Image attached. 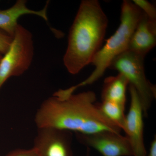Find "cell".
I'll return each instance as SVG.
<instances>
[{"instance_id": "9a60e30c", "label": "cell", "mask_w": 156, "mask_h": 156, "mask_svg": "<svg viewBox=\"0 0 156 156\" xmlns=\"http://www.w3.org/2000/svg\"><path fill=\"white\" fill-rule=\"evenodd\" d=\"M5 156H38L36 150L34 147L29 149H17L10 152Z\"/></svg>"}, {"instance_id": "ac0fdd59", "label": "cell", "mask_w": 156, "mask_h": 156, "mask_svg": "<svg viewBox=\"0 0 156 156\" xmlns=\"http://www.w3.org/2000/svg\"><path fill=\"white\" fill-rule=\"evenodd\" d=\"M2 53H0V60L2 59Z\"/></svg>"}, {"instance_id": "ba28073f", "label": "cell", "mask_w": 156, "mask_h": 156, "mask_svg": "<svg viewBox=\"0 0 156 156\" xmlns=\"http://www.w3.org/2000/svg\"><path fill=\"white\" fill-rule=\"evenodd\" d=\"M131 102L126 116L125 131L133 152V156H147L144 137V112L142 104L134 87L129 85Z\"/></svg>"}, {"instance_id": "2e32d148", "label": "cell", "mask_w": 156, "mask_h": 156, "mask_svg": "<svg viewBox=\"0 0 156 156\" xmlns=\"http://www.w3.org/2000/svg\"><path fill=\"white\" fill-rule=\"evenodd\" d=\"M148 156H156V136L151 143Z\"/></svg>"}, {"instance_id": "8992f818", "label": "cell", "mask_w": 156, "mask_h": 156, "mask_svg": "<svg viewBox=\"0 0 156 156\" xmlns=\"http://www.w3.org/2000/svg\"><path fill=\"white\" fill-rule=\"evenodd\" d=\"M71 131L53 128H38L33 147L38 156H73Z\"/></svg>"}, {"instance_id": "3957f363", "label": "cell", "mask_w": 156, "mask_h": 156, "mask_svg": "<svg viewBox=\"0 0 156 156\" xmlns=\"http://www.w3.org/2000/svg\"><path fill=\"white\" fill-rule=\"evenodd\" d=\"M142 13V10L133 2L128 0L123 1L119 26L95 55L91 63L95 66V69L85 80L66 89L65 92L66 95L73 94L80 87L96 82L103 76L112 61L120 54L128 50L131 36Z\"/></svg>"}, {"instance_id": "277c9868", "label": "cell", "mask_w": 156, "mask_h": 156, "mask_svg": "<svg viewBox=\"0 0 156 156\" xmlns=\"http://www.w3.org/2000/svg\"><path fill=\"white\" fill-rule=\"evenodd\" d=\"M143 56L127 50L112 61L108 68L125 76L134 87L140 98L144 115L147 117L153 101L156 98L155 87L146 77Z\"/></svg>"}, {"instance_id": "5b68a950", "label": "cell", "mask_w": 156, "mask_h": 156, "mask_svg": "<svg viewBox=\"0 0 156 156\" xmlns=\"http://www.w3.org/2000/svg\"><path fill=\"white\" fill-rule=\"evenodd\" d=\"M32 34L18 24L9 50L0 60V89L6 81L22 75L29 68L34 54Z\"/></svg>"}, {"instance_id": "52a82bcc", "label": "cell", "mask_w": 156, "mask_h": 156, "mask_svg": "<svg viewBox=\"0 0 156 156\" xmlns=\"http://www.w3.org/2000/svg\"><path fill=\"white\" fill-rule=\"evenodd\" d=\"M76 134L79 142L87 147L94 149L103 156H133L126 136L106 131L89 134Z\"/></svg>"}, {"instance_id": "e0dca14e", "label": "cell", "mask_w": 156, "mask_h": 156, "mask_svg": "<svg viewBox=\"0 0 156 156\" xmlns=\"http://www.w3.org/2000/svg\"><path fill=\"white\" fill-rule=\"evenodd\" d=\"M91 156V149L87 147V152L85 156Z\"/></svg>"}, {"instance_id": "30bf717a", "label": "cell", "mask_w": 156, "mask_h": 156, "mask_svg": "<svg viewBox=\"0 0 156 156\" xmlns=\"http://www.w3.org/2000/svg\"><path fill=\"white\" fill-rule=\"evenodd\" d=\"M27 1L18 0L14 5L9 9L0 10V29L5 32L13 37L18 23V20L23 15L34 14L41 17L48 21L47 11L48 2L44 9L40 11H35L28 9Z\"/></svg>"}, {"instance_id": "8fae6325", "label": "cell", "mask_w": 156, "mask_h": 156, "mask_svg": "<svg viewBox=\"0 0 156 156\" xmlns=\"http://www.w3.org/2000/svg\"><path fill=\"white\" fill-rule=\"evenodd\" d=\"M128 85L127 78L120 73L115 76L106 78L101 93L102 101H111L125 107Z\"/></svg>"}, {"instance_id": "4fadbf2b", "label": "cell", "mask_w": 156, "mask_h": 156, "mask_svg": "<svg viewBox=\"0 0 156 156\" xmlns=\"http://www.w3.org/2000/svg\"><path fill=\"white\" fill-rule=\"evenodd\" d=\"M132 2L141 9L149 18L156 20V9L153 5L145 0H134Z\"/></svg>"}, {"instance_id": "7a4b0ae2", "label": "cell", "mask_w": 156, "mask_h": 156, "mask_svg": "<svg viewBox=\"0 0 156 156\" xmlns=\"http://www.w3.org/2000/svg\"><path fill=\"white\" fill-rule=\"evenodd\" d=\"M108 20L97 0H83L70 29L63 61L73 75L91 64L106 34Z\"/></svg>"}, {"instance_id": "9c48e42d", "label": "cell", "mask_w": 156, "mask_h": 156, "mask_svg": "<svg viewBox=\"0 0 156 156\" xmlns=\"http://www.w3.org/2000/svg\"><path fill=\"white\" fill-rule=\"evenodd\" d=\"M156 44V20L143 12L132 34L128 50L145 57Z\"/></svg>"}, {"instance_id": "6da1fadb", "label": "cell", "mask_w": 156, "mask_h": 156, "mask_svg": "<svg viewBox=\"0 0 156 156\" xmlns=\"http://www.w3.org/2000/svg\"><path fill=\"white\" fill-rule=\"evenodd\" d=\"M96 94L88 91L64 98L53 95L45 99L36 113L37 128H53L89 134L110 131L121 134L122 129L106 118L96 102Z\"/></svg>"}, {"instance_id": "7c38bea8", "label": "cell", "mask_w": 156, "mask_h": 156, "mask_svg": "<svg viewBox=\"0 0 156 156\" xmlns=\"http://www.w3.org/2000/svg\"><path fill=\"white\" fill-rule=\"evenodd\" d=\"M101 111L106 118L125 131L126 126L125 107L111 101H102L98 103Z\"/></svg>"}, {"instance_id": "5bb4252c", "label": "cell", "mask_w": 156, "mask_h": 156, "mask_svg": "<svg viewBox=\"0 0 156 156\" xmlns=\"http://www.w3.org/2000/svg\"><path fill=\"white\" fill-rule=\"evenodd\" d=\"M13 37L0 29V53L5 54L9 50Z\"/></svg>"}]
</instances>
